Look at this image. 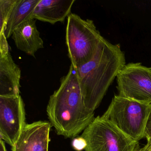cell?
<instances>
[{"mask_svg": "<svg viewBox=\"0 0 151 151\" xmlns=\"http://www.w3.org/2000/svg\"><path fill=\"white\" fill-rule=\"evenodd\" d=\"M50 123L58 135L73 138L94 120V112L85 105L76 70L71 64L60 87L50 96L47 107Z\"/></svg>", "mask_w": 151, "mask_h": 151, "instance_id": "obj_1", "label": "cell"}, {"mask_svg": "<svg viewBox=\"0 0 151 151\" xmlns=\"http://www.w3.org/2000/svg\"><path fill=\"white\" fill-rule=\"evenodd\" d=\"M126 64L119 45L103 38L91 60L76 69L86 106L94 110L99 106L110 85Z\"/></svg>", "mask_w": 151, "mask_h": 151, "instance_id": "obj_2", "label": "cell"}, {"mask_svg": "<svg viewBox=\"0 0 151 151\" xmlns=\"http://www.w3.org/2000/svg\"><path fill=\"white\" fill-rule=\"evenodd\" d=\"M104 38L93 21L71 13L68 17L66 43L71 64L75 68L92 60Z\"/></svg>", "mask_w": 151, "mask_h": 151, "instance_id": "obj_3", "label": "cell"}, {"mask_svg": "<svg viewBox=\"0 0 151 151\" xmlns=\"http://www.w3.org/2000/svg\"><path fill=\"white\" fill-rule=\"evenodd\" d=\"M151 110L148 104L114 95L102 116L132 139L145 138V131Z\"/></svg>", "mask_w": 151, "mask_h": 151, "instance_id": "obj_4", "label": "cell"}, {"mask_svg": "<svg viewBox=\"0 0 151 151\" xmlns=\"http://www.w3.org/2000/svg\"><path fill=\"white\" fill-rule=\"evenodd\" d=\"M80 137L85 151H138V141L132 139L102 116L95 117Z\"/></svg>", "mask_w": 151, "mask_h": 151, "instance_id": "obj_5", "label": "cell"}, {"mask_svg": "<svg viewBox=\"0 0 151 151\" xmlns=\"http://www.w3.org/2000/svg\"><path fill=\"white\" fill-rule=\"evenodd\" d=\"M118 95L151 106V68L125 64L116 76Z\"/></svg>", "mask_w": 151, "mask_h": 151, "instance_id": "obj_6", "label": "cell"}, {"mask_svg": "<svg viewBox=\"0 0 151 151\" xmlns=\"http://www.w3.org/2000/svg\"><path fill=\"white\" fill-rule=\"evenodd\" d=\"M26 124L24 103L22 97L0 96L1 139L13 147Z\"/></svg>", "mask_w": 151, "mask_h": 151, "instance_id": "obj_7", "label": "cell"}, {"mask_svg": "<svg viewBox=\"0 0 151 151\" xmlns=\"http://www.w3.org/2000/svg\"><path fill=\"white\" fill-rule=\"evenodd\" d=\"M51 126L46 121L27 124L12 151H48Z\"/></svg>", "mask_w": 151, "mask_h": 151, "instance_id": "obj_8", "label": "cell"}, {"mask_svg": "<svg viewBox=\"0 0 151 151\" xmlns=\"http://www.w3.org/2000/svg\"><path fill=\"white\" fill-rule=\"evenodd\" d=\"M0 53V96L20 95L21 69L9 52Z\"/></svg>", "mask_w": 151, "mask_h": 151, "instance_id": "obj_9", "label": "cell"}, {"mask_svg": "<svg viewBox=\"0 0 151 151\" xmlns=\"http://www.w3.org/2000/svg\"><path fill=\"white\" fill-rule=\"evenodd\" d=\"M12 38L17 48L35 57L39 49L44 48V41L36 25V20L30 18L19 25L13 32Z\"/></svg>", "mask_w": 151, "mask_h": 151, "instance_id": "obj_10", "label": "cell"}, {"mask_svg": "<svg viewBox=\"0 0 151 151\" xmlns=\"http://www.w3.org/2000/svg\"><path fill=\"white\" fill-rule=\"evenodd\" d=\"M75 0H40L31 18L52 24L64 22L71 13Z\"/></svg>", "mask_w": 151, "mask_h": 151, "instance_id": "obj_11", "label": "cell"}, {"mask_svg": "<svg viewBox=\"0 0 151 151\" xmlns=\"http://www.w3.org/2000/svg\"><path fill=\"white\" fill-rule=\"evenodd\" d=\"M40 0H17L8 19L4 33L7 39L12 36L15 29L31 18L32 13Z\"/></svg>", "mask_w": 151, "mask_h": 151, "instance_id": "obj_12", "label": "cell"}, {"mask_svg": "<svg viewBox=\"0 0 151 151\" xmlns=\"http://www.w3.org/2000/svg\"><path fill=\"white\" fill-rule=\"evenodd\" d=\"M17 0H0V34L3 33L8 19Z\"/></svg>", "mask_w": 151, "mask_h": 151, "instance_id": "obj_13", "label": "cell"}, {"mask_svg": "<svg viewBox=\"0 0 151 151\" xmlns=\"http://www.w3.org/2000/svg\"><path fill=\"white\" fill-rule=\"evenodd\" d=\"M145 138H146L147 140L151 139V110L145 128Z\"/></svg>", "mask_w": 151, "mask_h": 151, "instance_id": "obj_14", "label": "cell"}, {"mask_svg": "<svg viewBox=\"0 0 151 151\" xmlns=\"http://www.w3.org/2000/svg\"><path fill=\"white\" fill-rule=\"evenodd\" d=\"M138 151H151V139L147 140L146 145Z\"/></svg>", "mask_w": 151, "mask_h": 151, "instance_id": "obj_15", "label": "cell"}, {"mask_svg": "<svg viewBox=\"0 0 151 151\" xmlns=\"http://www.w3.org/2000/svg\"><path fill=\"white\" fill-rule=\"evenodd\" d=\"M0 151H7L4 140L0 139Z\"/></svg>", "mask_w": 151, "mask_h": 151, "instance_id": "obj_16", "label": "cell"}]
</instances>
